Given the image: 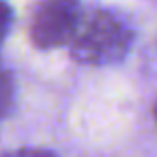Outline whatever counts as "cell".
<instances>
[{
  "mask_svg": "<svg viewBox=\"0 0 157 157\" xmlns=\"http://www.w3.org/2000/svg\"><path fill=\"white\" fill-rule=\"evenodd\" d=\"M11 22H13V11L11 7L5 2V0H0V45H2L9 28H11Z\"/></svg>",
  "mask_w": 157,
  "mask_h": 157,
  "instance_id": "277c9868",
  "label": "cell"
},
{
  "mask_svg": "<svg viewBox=\"0 0 157 157\" xmlns=\"http://www.w3.org/2000/svg\"><path fill=\"white\" fill-rule=\"evenodd\" d=\"M80 0H37L30 15V41L39 50L71 41L80 22Z\"/></svg>",
  "mask_w": 157,
  "mask_h": 157,
  "instance_id": "7a4b0ae2",
  "label": "cell"
},
{
  "mask_svg": "<svg viewBox=\"0 0 157 157\" xmlns=\"http://www.w3.org/2000/svg\"><path fill=\"white\" fill-rule=\"evenodd\" d=\"M0 157H56V155L45 148H17V151H9Z\"/></svg>",
  "mask_w": 157,
  "mask_h": 157,
  "instance_id": "5b68a950",
  "label": "cell"
},
{
  "mask_svg": "<svg viewBox=\"0 0 157 157\" xmlns=\"http://www.w3.org/2000/svg\"><path fill=\"white\" fill-rule=\"evenodd\" d=\"M133 43V30L112 11L97 9L80 17L78 28L69 41L75 63L105 67L121 63Z\"/></svg>",
  "mask_w": 157,
  "mask_h": 157,
  "instance_id": "6da1fadb",
  "label": "cell"
},
{
  "mask_svg": "<svg viewBox=\"0 0 157 157\" xmlns=\"http://www.w3.org/2000/svg\"><path fill=\"white\" fill-rule=\"evenodd\" d=\"M13 99H15V82H13V75L9 71L0 69V121L11 112Z\"/></svg>",
  "mask_w": 157,
  "mask_h": 157,
  "instance_id": "3957f363",
  "label": "cell"
},
{
  "mask_svg": "<svg viewBox=\"0 0 157 157\" xmlns=\"http://www.w3.org/2000/svg\"><path fill=\"white\" fill-rule=\"evenodd\" d=\"M155 118H157V103H155Z\"/></svg>",
  "mask_w": 157,
  "mask_h": 157,
  "instance_id": "8992f818",
  "label": "cell"
}]
</instances>
